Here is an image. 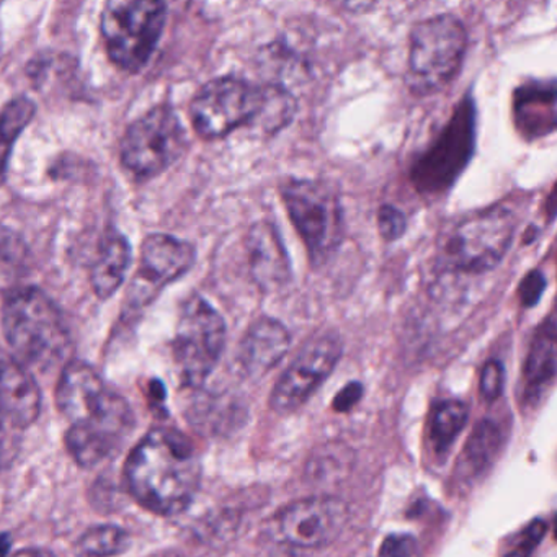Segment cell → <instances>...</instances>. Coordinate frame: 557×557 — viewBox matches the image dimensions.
Instances as JSON below:
<instances>
[{"mask_svg": "<svg viewBox=\"0 0 557 557\" xmlns=\"http://www.w3.org/2000/svg\"><path fill=\"white\" fill-rule=\"evenodd\" d=\"M57 400L70 422L67 451L84 468L112 458L135 429L128 403L84 361H71L64 367Z\"/></svg>", "mask_w": 557, "mask_h": 557, "instance_id": "cell-1", "label": "cell"}, {"mask_svg": "<svg viewBox=\"0 0 557 557\" xmlns=\"http://www.w3.org/2000/svg\"><path fill=\"white\" fill-rule=\"evenodd\" d=\"M125 479L133 497L162 517L182 513L197 495L201 465L187 436L174 429H154L126 459Z\"/></svg>", "mask_w": 557, "mask_h": 557, "instance_id": "cell-2", "label": "cell"}, {"mask_svg": "<svg viewBox=\"0 0 557 557\" xmlns=\"http://www.w3.org/2000/svg\"><path fill=\"white\" fill-rule=\"evenodd\" d=\"M517 226V213L504 203L461 214L438 234L436 270L453 275L492 272L507 257Z\"/></svg>", "mask_w": 557, "mask_h": 557, "instance_id": "cell-3", "label": "cell"}, {"mask_svg": "<svg viewBox=\"0 0 557 557\" xmlns=\"http://www.w3.org/2000/svg\"><path fill=\"white\" fill-rule=\"evenodd\" d=\"M2 331L15 360L50 370L66 358L71 334L60 306L37 286L14 289L2 306Z\"/></svg>", "mask_w": 557, "mask_h": 557, "instance_id": "cell-4", "label": "cell"}, {"mask_svg": "<svg viewBox=\"0 0 557 557\" xmlns=\"http://www.w3.org/2000/svg\"><path fill=\"white\" fill-rule=\"evenodd\" d=\"M469 34L458 15L435 14L413 25L409 35L406 84L416 96H433L451 86L468 53Z\"/></svg>", "mask_w": 557, "mask_h": 557, "instance_id": "cell-5", "label": "cell"}, {"mask_svg": "<svg viewBox=\"0 0 557 557\" xmlns=\"http://www.w3.org/2000/svg\"><path fill=\"white\" fill-rule=\"evenodd\" d=\"M478 141V107L465 96L432 143L416 156L409 169L413 190L426 200L446 197L459 181Z\"/></svg>", "mask_w": 557, "mask_h": 557, "instance_id": "cell-6", "label": "cell"}, {"mask_svg": "<svg viewBox=\"0 0 557 557\" xmlns=\"http://www.w3.org/2000/svg\"><path fill=\"white\" fill-rule=\"evenodd\" d=\"M280 195L314 269L327 263L345 239V211L334 185L321 178L288 177Z\"/></svg>", "mask_w": 557, "mask_h": 557, "instance_id": "cell-7", "label": "cell"}, {"mask_svg": "<svg viewBox=\"0 0 557 557\" xmlns=\"http://www.w3.org/2000/svg\"><path fill=\"white\" fill-rule=\"evenodd\" d=\"M168 22L161 0H110L100 15V32L110 61L126 73H139L158 50Z\"/></svg>", "mask_w": 557, "mask_h": 557, "instance_id": "cell-8", "label": "cell"}, {"mask_svg": "<svg viewBox=\"0 0 557 557\" xmlns=\"http://www.w3.org/2000/svg\"><path fill=\"white\" fill-rule=\"evenodd\" d=\"M227 325L221 312L200 295L182 302L172 355L182 384L198 387L213 373L226 347Z\"/></svg>", "mask_w": 557, "mask_h": 557, "instance_id": "cell-9", "label": "cell"}, {"mask_svg": "<svg viewBox=\"0 0 557 557\" xmlns=\"http://www.w3.org/2000/svg\"><path fill=\"white\" fill-rule=\"evenodd\" d=\"M265 99V84L237 76L208 81L190 103L195 132L207 141L226 138L236 129H252Z\"/></svg>", "mask_w": 557, "mask_h": 557, "instance_id": "cell-10", "label": "cell"}, {"mask_svg": "<svg viewBox=\"0 0 557 557\" xmlns=\"http://www.w3.org/2000/svg\"><path fill=\"white\" fill-rule=\"evenodd\" d=\"M188 146L184 123L171 106L152 107L126 128L120 159L139 178L158 177L184 156Z\"/></svg>", "mask_w": 557, "mask_h": 557, "instance_id": "cell-11", "label": "cell"}, {"mask_svg": "<svg viewBox=\"0 0 557 557\" xmlns=\"http://www.w3.org/2000/svg\"><path fill=\"white\" fill-rule=\"evenodd\" d=\"M348 515L347 504L341 498H305L275 515L270 523L269 536L286 553L321 549L341 536Z\"/></svg>", "mask_w": 557, "mask_h": 557, "instance_id": "cell-12", "label": "cell"}, {"mask_svg": "<svg viewBox=\"0 0 557 557\" xmlns=\"http://www.w3.org/2000/svg\"><path fill=\"white\" fill-rule=\"evenodd\" d=\"M344 354V341L334 329L312 334L276 381L270 396L275 412L286 413L301 407L314 391L331 376Z\"/></svg>", "mask_w": 557, "mask_h": 557, "instance_id": "cell-13", "label": "cell"}, {"mask_svg": "<svg viewBox=\"0 0 557 557\" xmlns=\"http://www.w3.org/2000/svg\"><path fill=\"white\" fill-rule=\"evenodd\" d=\"M197 262L194 244L169 234H151L143 243L138 270L128 292L132 308L151 305L165 286L187 275Z\"/></svg>", "mask_w": 557, "mask_h": 557, "instance_id": "cell-14", "label": "cell"}, {"mask_svg": "<svg viewBox=\"0 0 557 557\" xmlns=\"http://www.w3.org/2000/svg\"><path fill=\"white\" fill-rule=\"evenodd\" d=\"M246 250L250 278L263 295H275L292 285V259L273 221H256L249 227Z\"/></svg>", "mask_w": 557, "mask_h": 557, "instance_id": "cell-15", "label": "cell"}, {"mask_svg": "<svg viewBox=\"0 0 557 557\" xmlns=\"http://www.w3.org/2000/svg\"><path fill=\"white\" fill-rule=\"evenodd\" d=\"M292 348L288 327L272 315H260L247 329L237 350L244 373L262 377L276 367Z\"/></svg>", "mask_w": 557, "mask_h": 557, "instance_id": "cell-16", "label": "cell"}, {"mask_svg": "<svg viewBox=\"0 0 557 557\" xmlns=\"http://www.w3.org/2000/svg\"><path fill=\"white\" fill-rule=\"evenodd\" d=\"M515 128L527 141L553 135L556 129V83L528 81L513 92L511 100Z\"/></svg>", "mask_w": 557, "mask_h": 557, "instance_id": "cell-17", "label": "cell"}, {"mask_svg": "<svg viewBox=\"0 0 557 557\" xmlns=\"http://www.w3.org/2000/svg\"><path fill=\"white\" fill-rule=\"evenodd\" d=\"M40 410L41 391L32 371L14 357L0 358V412L25 430Z\"/></svg>", "mask_w": 557, "mask_h": 557, "instance_id": "cell-18", "label": "cell"}, {"mask_svg": "<svg viewBox=\"0 0 557 557\" xmlns=\"http://www.w3.org/2000/svg\"><path fill=\"white\" fill-rule=\"evenodd\" d=\"M556 314L549 312L537 325L524 361V397L540 399L556 376Z\"/></svg>", "mask_w": 557, "mask_h": 557, "instance_id": "cell-19", "label": "cell"}, {"mask_svg": "<svg viewBox=\"0 0 557 557\" xmlns=\"http://www.w3.org/2000/svg\"><path fill=\"white\" fill-rule=\"evenodd\" d=\"M132 244L123 234L109 231L100 240L94 259L90 283L100 299H109L125 283L132 267Z\"/></svg>", "mask_w": 557, "mask_h": 557, "instance_id": "cell-20", "label": "cell"}, {"mask_svg": "<svg viewBox=\"0 0 557 557\" xmlns=\"http://www.w3.org/2000/svg\"><path fill=\"white\" fill-rule=\"evenodd\" d=\"M502 448V433L495 423H479L472 435L466 443L465 451L458 462V478L474 479L481 475L485 469L491 468L495 456Z\"/></svg>", "mask_w": 557, "mask_h": 557, "instance_id": "cell-21", "label": "cell"}, {"mask_svg": "<svg viewBox=\"0 0 557 557\" xmlns=\"http://www.w3.org/2000/svg\"><path fill=\"white\" fill-rule=\"evenodd\" d=\"M296 113H298V100L295 94L283 83H276V81L265 83V99L252 129L257 135L272 138L292 125Z\"/></svg>", "mask_w": 557, "mask_h": 557, "instance_id": "cell-22", "label": "cell"}, {"mask_svg": "<svg viewBox=\"0 0 557 557\" xmlns=\"http://www.w3.org/2000/svg\"><path fill=\"white\" fill-rule=\"evenodd\" d=\"M37 106L28 97L21 96L5 103L0 110V185L8 178L9 161L18 136L30 125Z\"/></svg>", "mask_w": 557, "mask_h": 557, "instance_id": "cell-23", "label": "cell"}, {"mask_svg": "<svg viewBox=\"0 0 557 557\" xmlns=\"http://www.w3.org/2000/svg\"><path fill=\"white\" fill-rule=\"evenodd\" d=\"M129 547V534L115 524L90 528L77 541L79 557H115Z\"/></svg>", "mask_w": 557, "mask_h": 557, "instance_id": "cell-24", "label": "cell"}, {"mask_svg": "<svg viewBox=\"0 0 557 557\" xmlns=\"http://www.w3.org/2000/svg\"><path fill=\"white\" fill-rule=\"evenodd\" d=\"M468 407L461 400L448 399L440 403L433 413L430 438L436 451L445 453L465 429Z\"/></svg>", "mask_w": 557, "mask_h": 557, "instance_id": "cell-25", "label": "cell"}, {"mask_svg": "<svg viewBox=\"0 0 557 557\" xmlns=\"http://www.w3.org/2000/svg\"><path fill=\"white\" fill-rule=\"evenodd\" d=\"M376 226L384 243H396L407 233L409 221L406 213L396 205L384 203L377 210Z\"/></svg>", "mask_w": 557, "mask_h": 557, "instance_id": "cell-26", "label": "cell"}, {"mask_svg": "<svg viewBox=\"0 0 557 557\" xmlns=\"http://www.w3.org/2000/svg\"><path fill=\"white\" fill-rule=\"evenodd\" d=\"M22 432L12 420L0 412V468L11 465L21 451Z\"/></svg>", "mask_w": 557, "mask_h": 557, "instance_id": "cell-27", "label": "cell"}, {"mask_svg": "<svg viewBox=\"0 0 557 557\" xmlns=\"http://www.w3.org/2000/svg\"><path fill=\"white\" fill-rule=\"evenodd\" d=\"M546 273L537 269L530 270L518 285V299H520L521 308L531 309L540 305L541 298L546 292Z\"/></svg>", "mask_w": 557, "mask_h": 557, "instance_id": "cell-28", "label": "cell"}, {"mask_svg": "<svg viewBox=\"0 0 557 557\" xmlns=\"http://www.w3.org/2000/svg\"><path fill=\"white\" fill-rule=\"evenodd\" d=\"M504 364L498 360L485 361L481 370V380H479V389L482 397L487 400L498 399L504 391Z\"/></svg>", "mask_w": 557, "mask_h": 557, "instance_id": "cell-29", "label": "cell"}, {"mask_svg": "<svg viewBox=\"0 0 557 557\" xmlns=\"http://www.w3.org/2000/svg\"><path fill=\"white\" fill-rule=\"evenodd\" d=\"M547 524L543 520H534L523 534L520 536L513 550L507 554V557H530L531 553L536 549L537 544L546 536Z\"/></svg>", "mask_w": 557, "mask_h": 557, "instance_id": "cell-30", "label": "cell"}, {"mask_svg": "<svg viewBox=\"0 0 557 557\" xmlns=\"http://www.w3.org/2000/svg\"><path fill=\"white\" fill-rule=\"evenodd\" d=\"M413 550V540L407 534H391L381 546V557H409Z\"/></svg>", "mask_w": 557, "mask_h": 557, "instance_id": "cell-31", "label": "cell"}, {"mask_svg": "<svg viewBox=\"0 0 557 557\" xmlns=\"http://www.w3.org/2000/svg\"><path fill=\"white\" fill-rule=\"evenodd\" d=\"M361 397H363V384L354 381V383H348L347 386L342 387L341 393L334 397L332 406L337 412H348L360 403Z\"/></svg>", "mask_w": 557, "mask_h": 557, "instance_id": "cell-32", "label": "cell"}, {"mask_svg": "<svg viewBox=\"0 0 557 557\" xmlns=\"http://www.w3.org/2000/svg\"><path fill=\"white\" fill-rule=\"evenodd\" d=\"M14 557H58L54 554L48 553L45 549H35V547H27V549L18 550Z\"/></svg>", "mask_w": 557, "mask_h": 557, "instance_id": "cell-33", "label": "cell"}, {"mask_svg": "<svg viewBox=\"0 0 557 557\" xmlns=\"http://www.w3.org/2000/svg\"><path fill=\"white\" fill-rule=\"evenodd\" d=\"M9 549H11V537L9 534L0 533V557H5Z\"/></svg>", "mask_w": 557, "mask_h": 557, "instance_id": "cell-34", "label": "cell"}]
</instances>
